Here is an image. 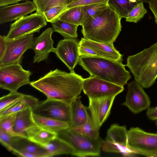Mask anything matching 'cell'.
Wrapping results in <instances>:
<instances>
[{
    "instance_id": "obj_14",
    "label": "cell",
    "mask_w": 157,
    "mask_h": 157,
    "mask_svg": "<svg viewBox=\"0 0 157 157\" xmlns=\"http://www.w3.org/2000/svg\"><path fill=\"white\" fill-rule=\"evenodd\" d=\"M150 103L149 97L137 82L132 81L128 84L126 100L123 105L133 113H138L149 108Z\"/></svg>"
},
{
    "instance_id": "obj_20",
    "label": "cell",
    "mask_w": 157,
    "mask_h": 157,
    "mask_svg": "<svg viewBox=\"0 0 157 157\" xmlns=\"http://www.w3.org/2000/svg\"><path fill=\"white\" fill-rule=\"evenodd\" d=\"M25 134L28 140L44 147L57 136V133L37 125L26 129Z\"/></svg>"
},
{
    "instance_id": "obj_21",
    "label": "cell",
    "mask_w": 157,
    "mask_h": 157,
    "mask_svg": "<svg viewBox=\"0 0 157 157\" xmlns=\"http://www.w3.org/2000/svg\"><path fill=\"white\" fill-rule=\"evenodd\" d=\"M39 101L38 99L34 96L24 94L20 100L0 112V119L27 108L32 109Z\"/></svg>"
},
{
    "instance_id": "obj_19",
    "label": "cell",
    "mask_w": 157,
    "mask_h": 157,
    "mask_svg": "<svg viewBox=\"0 0 157 157\" xmlns=\"http://www.w3.org/2000/svg\"><path fill=\"white\" fill-rule=\"evenodd\" d=\"M9 150L12 152L20 151L33 153L39 155L40 157H51L44 147L22 137H17L16 139Z\"/></svg>"
},
{
    "instance_id": "obj_18",
    "label": "cell",
    "mask_w": 157,
    "mask_h": 157,
    "mask_svg": "<svg viewBox=\"0 0 157 157\" xmlns=\"http://www.w3.org/2000/svg\"><path fill=\"white\" fill-rule=\"evenodd\" d=\"M79 45L93 50L98 57L121 62L123 61V55L115 48L113 43L99 42L82 38L79 42Z\"/></svg>"
},
{
    "instance_id": "obj_8",
    "label": "cell",
    "mask_w": 157,
    "mask_h": 157,
    "mask_svg": "<svg viewBox=\"0 0 157 157\" xmlns=\"http://www.w3.org/2000/svg\"><path fill=\"white\" fill-rule=\"evenodd\" d=\"M127 141L125 126L114 124L108 130L105 140H101V148L106 152L120 153L124 156H134L136 154L128 147Z\"/></svg>"
},
{
    "instance_id": "obj_28",
    "label": "cell",
    "mask_w": 157,
    "mask_h": 157,
    "mask_svg": "<svg viewBox=\"0 0 157 157\" xmlns=\"http://www.w3.org/2000/svg\"><path fill=\"white\" fill-rule=\"evenodd\" d=\"M138 2H133L130 0H109L108 3L121 18L125 17Z\"/></svg>"
},
{
    "instance_id": "obj_38",
    "label": "cell",
    "mask_w": 157,
    "mask_h": 157,
    "mask_svg": "<svg viewBox=\"0 0 157 157\" xmlns=\"http://www.w3.org/2000/svg\"><path fill=\"white\" fill-rule=\"evenodd\" d=\"M78 51L80 56L98 57L93 50L85 46L79 45Z\"/></svg>"
},
{
    "instance_id": "obj_40",
    "label": "cell",
    "mask_w": 157,
    "mask_h": 157,
    "mask_svg": "<svg viewBox=\"0 0 157 157\" xmlns=\"http://www.w3.org/2000/svg\"><path fill=\"white\" fill-rule=\"evenodd\" d=\"M146 115L149 119L155 121L157 120V106L152 108H149L147 109Z\"/></svg>"
},
{
    "instance_id": "obj_1",
    "label": "cell",
    "mask_w": 157,
    "mask_h": 157,
    "mask_svg": "<svg viewBox=\"0 0 157 157\" xmlns=\"http://www.w3.org/2000/svg\"><path fill=\"white\" fill-rule=\"evenodd\" d=\"M84 79L74 71L68 73L57 68L29 84L47 98L62 101L71 105L80 94Z\"/></svg>"
},
{
    "instance_id": "obj_6",
    "label": "cell",
    "mask_w": 157,
    "mask_h": 157,
    "mask_svg": "<svg viewBox=\"0 0 157 157\" xmlns=\"http://www.w3.org/2000/svg\"><path fill=\"white\" fill-rule=\"evenodd\" d=\"M127 142L129 148L136 154L157 157V133L132 127L128 131Z\"/></svg>"
},
{
    "instance_id": "obj_13",
    "label": "cell",
    "mask_w": 157,
    "mask_h": 157,
    "mask_svg": "<svg viewBox=\"0 0 157 157\" xmlns=\"http://www.w3.org/2000/svg\"><path fill=\"white\" fill-rule=\"evenodd\" d=\"M79 41L77 38H64L58 42L55 48L54 52L56 56L65 64L70 72L74 71L79 62Z\"/></svg>"
},
{
    "instance_id": "obj_46",
    "label": "cell",
    "mask_w": 157,
    "mask_h": 157,
    "mask_svg": "<svg viewBox=\"0 0 157 157\" xmlns=\"http://www.w3.org/2000/svg\"><path fill=\"white\" fill-rule=\"evenodd\" d=\"M155 124L157 125V120H156Z\"/></svg>"
},
{
    "instance_id": "obj_9",
    "label": "cell",
    "mask_w": 157,
    "mask_h": 157,
    "mask_svg": "<svg viewBox=\"0 0 157 157\" xmlns=\"http://www.w3.org/2000/svg\"><path fill=\"white\" fill-rule=\"evenodd\" d=\"M46 21L43 14L37 12L23 16L10 24L8 33L4 37L6 39L13 40L39 33L47 25Z\"/></svg>"
},
{
    "instance_id": "obj_22",
    "label": "cell",
    "mask_w": 157,
    "mask_h": 157,
    "mask_svg": "<svg viewBox=\"0 0 157 157\" xmlns=\"http://www.w3.org/2000/svg\"><path fill=\"white\" fill-rule=\"evenodd\" d=\"M32 108H29L16 113L13 130L15 132L25 134L26 129L36 125L33 116Z\"/></svg>"
},
{
    "instance_id": "obj_45",
    "label": "cell",
    "mask_w": 157,
    "mask_h": 157,
    "mask_svg": "<svg viewBox=\"0 0 157 157\" xmlns=\"http://www.w3.org/2000/svg\"><path fill=\"white\" fill-rule=\"evenodd\" d=\"M78 0H72V2H75V1H77Z\"/></svg>"
},
{
    "instance_id": "obj_35",
    "label": "cell",
    "mask_w": 157,
    "mask_h": 157,
    "mask_svg": "<svg viewBox=\"0 0 157 157\" xmlns=\"http://www.w3.org/2000/svg\"><path fill=\"white\" fill-rule=\"evenodd\" d=\"M68 10L67 6H57L52 8L43 14L47 22L52 23Z\"/></svg>"
},
{
    "instance_id": "obj_32",
    "label": "cell",
    "mask_w": 157,
    "mask_h": 157,
    "mask_svg": "<svg viewBox=\"0 0 157 157\" xmlns=\"http://www.w3.org/2000/svg\"><path fill=\"white\" fill-rule=\"evenodd\" d=\"M147 12L143 2L138 1L125 17V21L136 23L144 17Z\"/></svg>"
},
{
    "instance_id": "obj_24",
    "label": "cell",
    "mask_w": 157,
    "mask_h": 157,
    "mask_svg": "<svg viewBox=\"0 0 157 157\" xmlns=\"http://www.w3.org/2000/svg\"><path fill=\"white\" fill-rule=\"evenodd\" d=\"M33 120L37 125L56 133L70 128L69 123L33 113Z\"/></svg>"
},
{
    "instance_id": "obj_4",
    "label": "cell",
    "mask_w": 157,
    "mask_h": 157,
    "mask_svg": "<svg viewBox=\"0 0 157 157\" xmlns=\"http://www.w3.org/2000/svg\"><path fill=\"white\" fill-rule=\"evenodd\" d=\"M126 66L143 88L152 86L157 78V41L149 47L129 56Z\"/></svg>"
},
{
    "instance_id": "obj_7",
    "label": "cell",
    "mask_w": 157,
    "mask_h": 157,
    "mask_svg": "<svg viewBox=\"0 0 157 157\" xmlns=\"http://www.w3.org/2000/svg\"><path fill=\"white\" fill-rule=\"evenodd\" d=\"M32 73L20 63L0 66V87L10 92H17L21 86L30 83Z\"/></svg>"
},
{
    "instance_id": "obj_34",
    "label": "cell",
    "mask_w": 157,
    "mask_h": 157,
    "mask_svg": "<svg viewBox=\"0 0 157 157\" xmlns=\"http://www.w3.org/2000/svg\"><path fill=\"white\" fill-rule=\"evenodd\" d=\"M24 94L17 92H10L0 98V112L21 99Z\"/></svg>"
},
{
    "instance_id": "obj_17",
    "label": "cell",
    "mask_w": 157,
    "mask_h": 157,
    "mask_svg": "<svg viewBox=\"0 0 157 157\" xmlns=\"http://www.w3.org/2000/svg\"><path fill=\"white\" fill-rule=\"evenodd\" d=\"M36 10L35 4L31 1L2 6L0 8V24L17 20Z\"/></svg>"
},
{
    "instance_id": "obj_25",
    "label": "cell",
    "mask_w": 157,
    "mask_h": 157,
    "mask_svg": "<svg viewBox=\"0 0 157 157\" xmlns=\"http://www.w3.org/2000/svg\"><path fill=\"white\" fill-rule=\"evenodd\" d=\"M44 147L51 156L64 154L72 155L74 151L69 144L57 136Z\"/></svg>"
},
{
    "instance_id": "obj_15",
    "label": "cell",
    "mask_w": 157,
    "mask_h": 157,
    "mask_svg": "<svg viewBox=\"0 0 157 157\" xmlns=\"http://www.w3.org/2000/svg\"><path fill=\"white\" fill-rule=\"evenodd\" d=\"M115 97L89 99L87 109L94 124L99 129L108 117Z\"/></svg>"
},
{
    "instance_id": "obj_42",
    "label": "cell",
    "mask_w": 157,
    "mask_h": 157,
    "mask_svg": "<svg viewBox=\"0 0 157 157\" xmlns=\"http://www.w3.org/2000/svg\"><path fill=\"white\" fill-rule=\"evenodd\" d=\"M24 1H28V0H0V6H3L16 4L19 2Z\"/></svg>"
},
{
    "instance_id": "obj_31",
    "label": "cell",
    "mask_w": 157,
    "mask_h": 157,
    "mask_svg": "<svg viewBox=\"0 0 157 157\" xmlns=\"http://www.w3.org/2000/svg\"><path fill=\"white\" fill-rule=\"evenodd\" d=\"M16 113L11 114L0 119V128L7 133L15 136L26 138L25 134L17 133L13 130Z\"/></svg>"
},
{
    "instance_id": "obj_26",
    "label": "cell",
    "mask_w": 157,
    "mask_h": 157,
    "mask_svg": "<svg viewBox=\"0 0 157 157\" xmlns=\"http://www.w3.org/2000/svg\"><path fill=\"white\" fill-rule=\"evenodd\" d=\"M69 129L71 131L92 140H97L100 138L99 129L94 124L89 113L88 114L87 120L85 123L80 125L69 128Z\"/></svg>"
},
{
    "instance_id": "obj_23",
    "label": "cell",
    "mask_w": 157,
    "mask_h": 157,
    "mask_svg": "<svg viewBox=\"0 0 157 157\" xmlns=\"http://www.w3.org/2000/svg\"><path fill=\"white\" fill-rule=\"evenodd\" d=\"M71 117L70 128L82 125L87 121L89 111L82 103L79 96L71 105Z\"/></svg>"
},
{
    "instance_id": "obj_16",
    "label": "cell",
    "mask_w": 157,
    "mask_h": 157,
    "mask_svg": "<svg viewBox=\"0 0 157 157\" xmlns=\"http://www.w3.org/2000/svg\"><path fill=\"white\" fill-rule=\"evenodd\" d=\"M54 32L53 28L49 27L39 36L34 38L32 48L35 53L33 63L46 60L50 52H54V41L52 37Z\"/></svg>"
},
{
    "instance_id": "obj_33",
    "label": "cell",
    "mask_w": 157,
    "mask_h": 157,
    "mask_svg": "<svg viewBox=\"0 0 157 157\" xmlns=\"http://www.w3.org/2000/svg\"><path fill=\"white\" fill-rule=\"evenodd\" d=\"M33 2L36 8V12L42 14L53 7L62 6L61 0H33Z\"/></svg>"
},
{
    "instance_id": "obj_44",
    "label": "cell",
    "mask_w": 157,
    "mask_h": 157,
    "mask_svg": "<svg viewBox=\"0 0 157 157\" xmlns=\"http://www.w3.org/2000/svg\"><path fill=\"white\" fill-rule=\"evenodd\" d=\"M131 2H135L136 1V0H130Z\"/></svg>"
},
{
    "instance_id": "obj_3",
    "label": "cell",
    "mask_w": 157,
    "mask_h": 157,
    "mask_svg": "<svg viewBox=\"0 0 157 157\" xmlns=\"http://www.w3.org/2000/svg\"><path fill=\"white\" fill-rule=\"evenodd\" d=\"M122 62L101 57L80 56L78 64L90 76L124 87L131 77Z\"/></svg>"
},
{
    "instance_id": "obj_41",
    "label": "cell",
    "mask_w": 157,
    "mask_h": 157,
    "mask_svg": "<svg viewBox=\"0 0 157 157\" xmlns=\"http://www.w3.org/2000/svg\"><path fill=\"white\" fill-rule=\"evenodd\" d=\"M6 48V41L4 36H0V60L3 57Z\"/></svg>"
},
{
    "instance_id": "obj_10",
    "label": "cell",
    "mask_w": 157,
    "mask_h": 157,
    "mask_svg": "<svg viewBox=\"0 0 157 157\" xmlns=\"http://www.w3.org/2000/svg\"><path fill=\"white\" fill-rule=\"evenodd\" d=\"M33 113L69 123L71 121V105L63 101L47 98L32 109Z\"/></svg>"
},
{
    "instance_id": "obj_36",
    "label": "cell",
    "mask_w": 157,
    "mask_h": 157,
    "mask_svg": "<svg viewBox=\"0 0 157 157\" xmlns=\"http://www.w3.org/2000/svg\"><path fill=\"white\" fill-rule=\"evenodd\" d=\"M17 137L19 136H12L0 128V142L8 150L13 141Z\"/></svg>"
},
{
    "instance_id": "obj_27",
    "label": "cell",
    "mask_w": 157,
    "mask_h": 157,
    "mask_svg": "<svg viewBox=\"0 0 157 157\" xmlns=\"http://www.w3.org/2000/svg\"><path fill=\"white\" fill-rule=\"evenodd\" d=\"M54 31L57 32L64 38H77L78 25L63 21L59 19L51 23Z\"/></svg>"
},
{
    "instance_id": "obj_39",
    "label": "cell",
    "mask_w": 157,
    "mask_h": 157,
    "mask_svg": "<svg viewBox=\"0 0 157 157\" xmlns=\"http://www.w3.org/2000/svg\"><path fill=\"white\" fill-rule=\"evenodd\" d=\"M139 2L147 3L149 7L153 13L155 23L157 24V0H138Z\"/></svg>"
},
{
    "instance_id": "obj_11",
    "label": "cell",
    "mask_w": 157,
    "mask_h": 157,
    "mask_svg": "<svg viewBox=\"0 0 157 157\" xmlns=\"http://www.w3.org/2000/svg\"><path fill=\"white\" fill-rule=\"evenodd\" d=\"M82 90L89 99L115 96L122 92L124 88L116 84L90 76L85 78Z\"/></svg>"
},
{
    "instance_id": "obj_5",
    "label": "cell",
    "mask_w": 157,
    "mask_h": 157,
    "mask_svg": "<svg viewBox=\"0 0 157 157\" xmlns=\"http://www.w3.org/2000/svg\"><path fill=\"white\" fill-rule=\"evenodd\" d=\"M57 136L69 144L73 148L72 155L80 157L99 156L101 143L100 138L91 140L76 132L65 129L57 133Z\"/></svg>"
},
{
    "instance_id": "obj_12",
    "label": "cell",
    "mask_w": 157,
    "mask_h": 157,
    "mask_svg": "<svg viewBox=\"0 0 157 157\" xmlns=\"http://www.w3.org/2000/svg\"><path fill=\"white\" fill-rule=\"evenodd\" d=\"M34 38L32 34L13 40L5 38L6 48L0 60V66L21 63L24 53L28 49L32 48Z\"/></svg>"
},
{
    "instance_id": "obj_29",
    "label": "cell",
    "mask_w": 157,
    "mask_h": 157,
    "mask_svg": "<svg viewBox=\"0 0 157 157\" xmlns=\"http://www.w3.org/2000/svg\"><path fill=\"white\" fill-rule=\"evenodd\" d=\"M84 14V6H78L66 11L58 19L78 26L81 25Z\"/></svg>"
},
{
    "instance_id": "obj_30",
    "label": "cell",
    "mask_w": 157,
    "mask_h": 157,
    "mask_svg": "<svg viewBox=\"0 0 157 157\" xmlns=\"http://www.w3.org/2000/svg\"><path fill=\"white\" fill-rule=\"evenodd\" d=\"M108 6V2H104L84 6V14L81 26L99 15Z\"/></svg>"
},
{
    "instance_id": "obj_37",
    "label": "cell",
    "mask_w": 157,
    "mask_h": 157,
    "mask_svg": "<svg viewBox=\"0 0 157 157\" xmlns=\"http://www.w3.org/2000/svg\"><path fill=\"white\" fill-rule=\"evenodd\" d=\"M109 0H79L71 2L67 6L69 10L76 7L84 6L101 3L108 2Z\"/></svg>"
},
{
    "instance_id": "obj_2",
    "label": "cell",
    "mask_w": 157,
    "mask_h": 157,
    "mask_svg": "<svg viewBox=\"0 0 157 157\" xmlns=\"http://www.w3.org/2000/svg\"><path fill=\"white\" fill-rule=\"evenodd\" d=\"M121 18L109 5L82 26L84 38L96 42L113 43L121 30Z\"/></svg>"
},
{
    "instance_id": "obj_43",
    "label": "cell",
    "mask_w": 157,
    "mask_h": 157,
    "mask_svg": "<svg viewBox=\"0 0 157 157\" xmlns=\"http://www.w3.org/2000/svg\"><path fill=\"white\" fill-rule=\"evenodd\" d=\"M72 0H61V3L62 6H67L72 2Z\"/></svg>"
}]
</instances>
